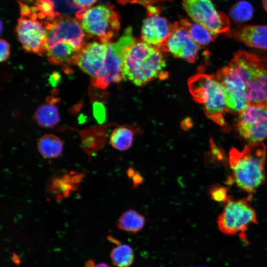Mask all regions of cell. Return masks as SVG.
I'll return each mask as SVG.
<instances>
[{"label":"cell","mask_w":267,"mask_h":267,"mask_svg":"<svg viewBox=\"0 0 267 267\" xmlns=\"http://www.w3.org/2000/svg\"><path fill=\"white\" fill-rule=\"evenodd\" d=\"M164 52L143 41L136 40L127 49L123 64V79L141 86L157 77H163Z\"/></svg>","instance_id":"1"},{"label":"cell","mask_w":267,"mask_h":267,"mask_svg":"<svg viewBox=\"0 0 267 267\" xmlns=\"http://www.w3.org/2000/svg\"><path fill=\"white\" fill-rule=\"evenodd\" d=\"M266 154V146L261 142L250 143L241 151L230 149L229 164L238 187L252 192L263 183Z\"/></svg>","instance_id":"2"},{"label":"cell","mask_w":267,"mask_h":267,"mask_svg":"<svg viewBox=\"0 0 267 267\" xmlns=\"http://www.w3.org/2000/svg\"><path fill=\"white\" fill-rule=\"evenodd\" d=\"M189 91L194 100L203 105L206 117L216 124L223 126L224 115L228 112L223 88L216 76L198 73L188 80Z\"/></svg>","instance_id":"3"},{"label":"cell","mask_w":267,"mask_h":267,"mask_svg":"<svg viewBox=\"0 0 267 267\" xmlns=\"http://www.w3.org/2000/svg\"><path fill=\"white\" fill-rule=\"evenodd\" d=\"M229 65L241 75L248 105H267V68L255 54L239 51Z\"/></svg>","instance_id":"4"},{"label":"cell","mask_w":267,"mask_h":267,"mask_svg":"<svg viewBox=\"0 0 267 267\" xmlns=\"http://www.w3.org/2000/svg\"><path fill=\"white\" fill-rule=\"evenodd\" d=\"M76 16L86 33L103 43L111 41L120 29L119 14L109 3L83 9Z\"/></svg>","instance_id":"5"},{"label":"cell","mask_w":267,"mask_h":267,"mask_svg":"<svg viewBox=\"0 0 267 267\" xmlns=\"http://www.w3.org/2000/svg\"><path fill=\"white\" fill-rule=\"evenodd\" d=\"M136 39L129 27L117 42L105 43L107 47V56L104 69L100 76L91 82L95 87L105 89L112 83H118L123 79V64L125 54L128 48Z\"/></svg>","instance_id":"6"},{"label":"cell","mask_w":267,"mask_h":267,"mask_svg":"<svg viewBox=\"0 0 267 267\" xmlns=\"http://www.w3.org/2000/svg\"><path fill=\"white\" fill-rule=\"evenodd\" d=\"M257 223L256 213L248 202L245 200H233L230 197L218 218V226L222 233L227 235L239 234L243 239L249 225Z\"/></svg>","instance_id":"7"},{"label":"cell","mask_w":267,"mask_h":267,"mask_svg":"<svg viewBox=\"0 0 267 267\" xmlns=\"http://www.w3.org/2000/svg\"><path fill=\"white\" fill-rule=\"evenodd\" d=\"M47 32L46 51L58 42L70 44L81 51L84 46V30L78 19L56 13L44 21Z\"/></svg>","instance_id":"8"},{"label":"cell","mask_w":267,"mask_h":267,"mask_svg":"<svg viewBox=\"0 0 267 267\" xmlns=\"http://www.w3.org/2000/svg\"><path fill=\"white\" fill-rule=\"evenodd\" d=\"M16 33L25 50L42 56L45 55L47 32L44 21L38 18L37 13L30 9L28 13L21 15Z\"/></svg>","instance_id":"9"},{"label":"cell","mask_w":267,"mask_h":267,"mask_svg":"<svg viewBox=\"0 0 267 267\" xmlns=\"http://www.w3.org/2000/svg\"><path fill=\"white\" fill-rule=\"evenodd\" d=\"M191 19L214 34H226L230 30L228 16L217 11L212 0H181Z\"/></svg>","instance_id":"10"},{"label":"cell","mask_w":267,"mask_h":267,"mask_svg":"<svg viewBox=\"0 0 267 267\" xmlns=\"http://www.w3.org/2000/svg\"><path fill=\"white\" fill-rule=\"evenodd\" d=\"M236 128L250 143L264 140L267 137V105H248L239 112Z\"/></svg>","instance_id":"11"},{"label":"cell","mask_w":267,"mask_h":267,"mask_svg":"<svg viewBox=\"0 0 267 267\" xmlns=\"http://www.w3.org/2000/svg\"><path fill=\"white\" fill-rule=\"evenodd\" d=\"M215 76L223 88L228 111L239 113L248 105L244 83L235 68L228 64L219 70Z\"/></svg>","instance_id":"12"},{"label":"cell","mask_w":267,"mask_h":267,"mask_svg":"<svg viewBox=\"0 0 267 267\" xmlns=\"http://www.w3.org/2000/svg\"><path fill=\"white\" fill-rule=\"evenodd\" d=\"M201 45L190 36L186 28L178 22L173 24L172 31L158 47L164 52H170L176 57L194 63L197 59Z\"/></svg>","instance_id":"13"},{"label":"cell","mask_w":267,"mask_h":267,"mask_svg":"<svg viewBox=\"0 0 267 267\" xmlns=\"http://www.w3.org/2000/svg\"><path fill=\"white\" fill-rule=\"evenodd\" d=\"M105 43H89L80 51L77 62L80 68L91 77V82L98 79L103 71L107 56Z\"/></svg>","instance_id":"14"},{"label":"cell","mask_w":267,"mask_h":267,"mask_svg":"<svg viewBox=\"0 0 267 267\" xmlns=\"http://www.w3.org/2000/svg\"><path fill=\"white\" fill-rule=\"evenodd\" d=\"M172 26L173 24L160 14H147L141 27V40L158 47L170 35Z\"/></svg>","instance_id":"15"},{"label":"cell","mask_w":267,"mask_h":267,"mask_svg":"<svg viewBox=\"0 0 267 267\" xmlns=\"http://www.w3.org/2000/svg\"><path fill=\"white\" fill-rule=\"evenodd\" d=\"M226 34L250 47L267 50V26H245Z\"/></svg>","instance_id":"16"},{"label":"cell","mask_w":267,"mask_h":267,"mask_svg":"<svg viewBox=\"0 0 267 267\" xmlns=\"http://www.w3.org/2000/svg\"><path fill=\"white\" fill-rule=\"evenodd\" d=\"M80 52L70 44L61 42L48 47L45 55L51 63L68 66L77 64Z\"/></svg>","instance_id":"17"},{"label":"cell","mask_w":267,"mask_h":267,"mask_svg":"<svg viewBox=\"0 0 267 267\" xmlns=\"http://www.w3.org/2000/svg\"><path fill=\"white\" fill-rule=\"evenodd\" d=\"M59 101L57 97L51 95L37 109L34 117L39 125L44 128H51L59 123L60 115L56 105Z\"/></svg>","instance_id":"18"},{"label":"cell","mask_w":267,"mask_h":267,"mask_svg":"<svg viewBox=\"0 0 267 267\" xmlns=\"http://www.w3.org/2000/svg\"><path fill=\"white\" fill-rule=\"evenodd\" d=\"M140 133L139 130L132 126H119L115 128L110 134V144L118 150L126 151L132 146L134 135Z\"/></svg>","instance_id":"19"},{"label":"cell","mask_w":267,"mask_h":267,"mask_svg":"<svg viewBox=\"0 0 267 267\" xmlns=\"http://www.w3.org/2000/svg\"><path fill=\"white\" fill-rule=\"evenodd\" d=\"M145 223V217L133 209L124 212L119 217L117 223L120 229L134 234L141 231Z\"/></svg>","instance_id":"20"},{"label":"cell","mask_w":267,"mask_h":267,"mask_svg":"<svg viewBox=\"0 0 267 267\" xmlns=\"http://www.w3.org/2000/svg\"><path fill=\"white\" fill-rule=\"evenodd\" d=\"M179 22L186 28L192 38L201 45L211 43L218 36L203 26L187 18H180Z\"/></svg>","instance_id":"21"},{"label":"cell","mask_w":267,"mask_h":267,"mask_svg":"<svg viewBox=\"0 0 267 267\" xmlns=\"http://www.w3.org/2000/svg\"><path fill=\"white\" fill-rule=\"evenodd\" d=\"M40 153L46 158H55L60 156L63 151V143L57 136L50 134L42 136L38 142Z\"/></svg>","instance_id":"22"},{"label":"cell","mask_w":267,"mask_h":267,"mask_svg":"<svg viewBox=\"0 0 267 267\" xmlns=\"http://www.w3.org/2000/svg\"><path fill=\"white\" fill-rule=\"evenodd\" d=\"M110 258L117 267H130L134 261V252L129 245L119 243L111 250Z\"/></svg>","instance_id":"23"},{"label":"cell","mask_w":267,"mask_h":267,"mask_svg":"<svg viewBox=\"0 0 267 267\" xmlns=\"http://www.w3.org/2000/svg\"><path fill=\"white\" fill-rule=\"evenodd\" d=\"M254 9L248 1L241 0L236 3L229 10V16L236 23H243L250 20L253 16Z\"/></svg>","instance_id":"24"},{"label":"cell","mask_w":267,"mask_h":267,"mask_svg":"<svg viewBox=\"0 0 267 267\" xmlns=\"http://www.w3.org/2000/svg\"><path fill=\"white\" fill-rule=\"evenodd\" d=\"M210 196L211 198L217 202H226L228 197L226 189L220 185H213L210 188Z\"/></svg>","instance_id":"25"},{"label":"cell","mask_w":267,"mask_h":267,"mask_svg":"<svg viewBox=\"0 0 267 267\" xmlns=\"http://www.w3.org/2000/svg\"><path fill=\"white\" fill-rule=\"evenodd\" d=\"M0 43V60L1 62L5 61L9 57L10 55V45L5 40L1 39Z\"/></svg>","instance_id":"26"},{"label":"cell","mask_w":267,"mask_h":267,"mask_svg":"<svg viewBox=\"0 0 267 267\" xmlns=\"http://www.w3.org/2000/svg\"><path fill=\"white\" fill-rule=\"evenodd\" d=\"M94 114L95 118L100 123L105 119V112L103 106L99 104L94 105Z\"/></svg>","instance_id":"27"},{"label":"cell","mask_w":267,"mask_h":267,"mask_svg":"<svg viewBox=\"0 0 267 267\" xmlns=\"http://www.w3.org/2000/svg\"><path fill=\"white\" fill-rule=\"evenodd\" d=\"M98 0H72L77 6L83 9L91 7Z\"/></svg>","instance_id":"28"},{"label":"cell","mask_w":267,"mask_h":267,"mask_svg":"<svg viewBox=\"0 0 267 267\" xmlns=\"http://www.w3.org/2000/svg\"><path fill=\"white\" fill-rule=\"evenodd\" d=\"M131 178L132 179L133 186L135 187L141 184L143 182L142 177L136 172Z\"/></svg>","instance_id":"29"},{"label":"cell","mask_w":267,"mask_h":267,"mask_svg":"<svg viewBox=\"0 0 267 267\" xmlns=\"http://www.w3.org/2000/svg\"><path fill=\"white\" fill-rule=\"evenodd\" d=\"M95 266L94 262L91 260H89L86 262L85 267H95Z\"/></svg>","instance_id":"30"},{"label":"cell","mask_w":267,"mask_h":267,"mask_svg":"<svg viewBox=\"0 0 267 267\" xmlns=\"http://www.w3.org/2000/svg\"><path fill=\"white\" fill-rule=\"evenodd\" d=\"M13 262L17 265L20 263V260L18 256L15 254H13L12 258Z\"/></svg>","instance_id":"31"},{"label":"cell","mask_w":267,"mask_h":267,"mask_svg":"<svg viewBox=\"0 0 267 267\" xmlns=\"http://www.w3.org/2000/svg\"><path fill=\"white\" fill-rule=\"evenodd\" d=\"M95 267H109V266L104 263H101L97 265Z\"/></svg>","instance_id":"32"},{"label":"cell","mask_w":267,"mask_h":267,"mask_svg":"<svg viewBox=\"0 0 267 267\" xmlns=\"http://www.w3.org/2000/svg\"><path fill=\"white\" fill-rule=\"evenodd\" d=\"M263 5L264 9L267 12V0H263Z\"/></svg>","instance_id":"33"},{"label":"cell","mask_w":267,"mask_h":267,"mask_svg":"<svg viewBox=\"0 0 267 267\" xmlns=\"http://www.w3.org/2000/svg\"><path fill=\"white\" fill-rule=\"evenodd\" d=\"M264 60L266 61V62H267V59H264Z\"/></svg>","instance_id":"34"}]
</instances>
